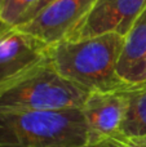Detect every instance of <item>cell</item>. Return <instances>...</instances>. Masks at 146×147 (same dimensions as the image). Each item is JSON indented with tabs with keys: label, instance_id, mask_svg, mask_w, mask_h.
Here are the masks:
<instances>
[{
	"label": "cell",
	"instance_id": "cell-1",
	"mask_svg": "<svg viewBox=\"0 0 146 147\" xmlns=\"http://www.w3.org/2000/svg\"><path fill=\"white\" fill-rule=\"evenodd\" d=\"M124 36L107 32L80 40H61L48 47L51 65L59 75L92 90H115L129 84L118 76Z\"/></svg>",
	"mask_w": 146,
	"mask_h": 147
},
{
	"label": "cell",
	"instance_id": "cell-2",
	"mask_svg": "<svg viewBox=\"0 0 146 147\" xmlns=\"http://www.w3.org/2000/svg\"><path fill=\"white\" fill-rule=\"evenodd\" d=\"M88 143L82 107L0 111V147H76Z\"/></svg>",
	"mask_w": 146,
	"mask_h": 147
},
{
	"label": "cell",
	"instance_id": "cell-3",
	"mask_svg": "<svg viewBox=\"0 0 146 147\" xmlns=\"http://www.w3.org/2000/svg\"><path fill=\"white\" fill-rule=\"evenodd\" d=\"M89 93V89L59 75L45 57L0 84V111L82 107Z\"/></svg>",
	"mask_w": 146,
	"mask_h": 147
},
{
	"label": "cell",
	"instance_id": "cell-4",
	"mask_svg": "<svg viewBox=\"0 0 146 147\" xmlns=\"http://www.w3.org/2000/svg\"><path fill=\"white\" fill-rule=\"evenodd\" d=\"M145 9L146 0H96L64 40H80L107 32L126 36Z\"/></svg>",
	"mask_w": 146,
	"mask_h": 147
},
{
	"label": "cell",
	"instance_id": "cell-5",
	"mask_svg": "<svg viewBox=\"0 0 146 147\" xmlns=\"http://www.w3.org/2000/svg\"><path fill=\"white\" fill-rule=\"evenodd\" d=\"M96 0H54L27 22L16 26L25 34L53 45L69 36Z\"/></svg>",
	"mask_w": 146,
	"mask_h": 147
},
{
	"label": "cell",
	"instance_id": "cell-6",
	"mask_svg": "<svg viewBox=\"0 0 146 147\" xmlns=\"http://www.w3.org/2000/svg\"><path fill=\"white\" fill-rule=\"evenodd\" d=\"M126 88L92 90L88 94L82 106L88 129V143H97L119 137L127 109Z\"/></svg>",
	"mask_w": 146,
	"mask_h": 147
},
{
	"label": "cell",
	"instance_id": "cell-7",
	"mask_svg": "<svg viewBox=\"0 0 146 147\" xmlns=\"http://www.w3.org/2000/svg\"><path fill=\"white\" fill-rule=\"evenodd\" d=\"M48 47L16 27L3 26L0 28V84L44 59Z\"/></svg>",
	"mask_w": 146,
	"mask_h": 147
},
{
	"label": "cell",
	"instance_id": "cell-8",
	"mask_svg": "<svg viewBox=\"0 0 146 147\" xmlns=\"http://www.w3.org/2000/svg\"><path fill=\"white\" fill-rule=\"evenodd\" d=\"M146 54V9L135 21L128 34L124 36V44L119 57L116 72L123 81L131 84Z\"/></svg>",
	"mask_w": 146,
	"mask_h": 147
},
{
	"label": "cell",
	"instance_id": "cell-9",
	"mask_svg": "<svg viewBox=\"0 0 146 147\" xmlns=\"http://www.w3.org/2000/svg\"><path fill=\"white\" fill-rule=\"evenodd\" d=\"M127 109L115 140H146V81L126 88Z\"/></svg>",
	"mask_w": 146,
	"mask_h": 147
},
{
	"label": "cell",
	"instance_id": "cell-10",
	"mask_svg": "<svg viewBox=\"0 0 146 147\" xmlns=\"http://www.w3.org/2000/svg\"><path fill=\"white\" fill-rule=\"evenodd\" d=\"M38 1L39 0H3L0 4L1 23L9 27H16Z\"/></svg>",
	"mask_w": 146,
	"mask_h": 147
},
{
	"label": "cell",
	"instance_id": "cell-11",
	"mask_svg": "<svg viewBox=\"0 0 146 147\" xmlns=\"http://www.w3.org/2000/svg\"><path fill=\"white\" fill-rule=\"evenodd\" d=\"M54 0H39L38 3H36L35 5H34L32 8H31L30 10H28L27 13H26L25 14V17L22 18V20H21V22L18 23V25H21V23H25V22H27L28 20H31V18L32 17H35L36 14H38L39 12H41V10L44 9V8L45 7H48L49 4H52V3H53ZM17 25V26H18Z\"/></svg>",
	"mask_w": 146,
	"mask_h": 147
},
{
	"label": "cell",
	"instance_id": "cell-12",
	"mask_svg": "<svg viewBox=\"0 0 146 147\" xmlns=\"http://www.w3.org/2000/svg\"><path fill=\"white\" fill-rule=\"evenodd\" d=\"M146 81V54L142 59L141 65H140L137 72L135 74L133 79H132L131 84H137V83H145Z\"/></svg>",
	"mask_w": 146,
	"mask_h": 147
},
{
	"label": "cell",
	"instance_id": "cell-13",
	"mask_svg": "<svg viewBox=\"0 0 146 147\" xmlns=\"http://www.w3.org/2000/svg\"><path fill=\"white\" fill-rule=\"evenodd\" d=\"M76 147H122V146H120V142L116 140H106L97 143H85V145L76 146Z\"/></svg>",
	"mask_w": 146,
	"mask_h": 147
},
{
	"label": "cell",
	"instance_id": "cell-14",
	"mask_svg": "<svg viewBox=\"0 0 146 147\" xmlns=\"http://www.w3.org/2000/svg\"><path fill=\"white\" fill-rule=\"evenodd\" d=\"M122 147H146V140H116Z\"/></svg>",
	"mask_w": 146,
	"mask_h": 147
},
{
	"label": "cell",
	"instance_id": "cell-15",
	"mask_svg": "<svg viewBox=\"0 0 146 147\" xmlns=\"http://www.w3.org/2000/svg\"><path fill=\"white\" fill-rule=\"evenodd\" d=\"M4 26V23H1V21H0V27H3Z\"/></svg>",
	"mask_w": 146,
	"mask_h": 147
},
{
	"label": "cell",
	"instance_id": "cell-16",
	"mask_svg": "<svg viewBox=\"0 0 146 147\" xmlns=\"http://www.w3.org/2000/svg\"><path fill=\"white\" fill-rule=\"evenodd\" d=\"M1 1H3V0H0V4H1Z\"/></svg>",
	"mask_w": 146,
	"mask_h": 147
},
{
	"label": "cell",
	"instance_id": "cell-17",
	"mask_svg": "<svg viewBox=\"0 0 146 147\" xmlns=\"http://www.w3.org/2000/svg\"><path fill=\"white\" fill-rule=\"evenodd\" d=\"M4 26H5V25H4ZM0 28H1V27H0Z\"/></svg>",
	"mask_w": 146,
	"mask_h": 147
}]
</instances>
